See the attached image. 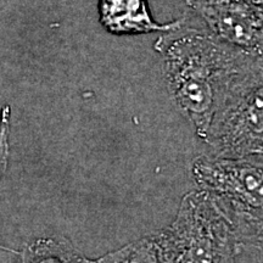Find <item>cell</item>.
<instances>
[{
	"mask_svg": "<svg viewBox=\"0 0 263 263\" xmlns=\"http://www.w3.org/2000/svg\"><path fill=\"white\" fill-rule=\"evenodd\" d=\"M155 50L162 58L171 97L203 140L227 78L255 54L226 44L203 28L190 26L186 17H182L179 27L162 33Z\"/></svg>",
	"mask_w": 263,
	"mask_h": 263,
	"instance_id": "obj_1",
	"label": "cell"
},
{
	"mask_svg": "<svg viewBox=\"0 0 263 263\" xmlns=\"http://www.w3.org/2000/svg\"><path fill=\"white\" fill-rule=\"evenodd\" d=\"M197 190L206 193L232 227L241 248L261 249L263 234L262 155L242 159L199 156L192 166Z\"/></svg>",
	"mask_w": 263,
	"mask_h": 263,
	"instance_id": "obj_2",
	"label": "cell"
},
{
	"mask_svg": "<svg viewBox=\"0 0 263 263\" xmlns=\"http://www.w3.org/2000/svg\"><path fill=\"white\" fill-rule=\"evenodd\" d=\"M263 59L251 55L227 78L203 141L215 157L263 154Z\"/></svg>",
	"mask_w": 263,
	"mask_h": 263,
	"instance_id": "obj_3",
	"label": "cell"
},
{
	"mask_svg": "<svg viewBox=\"0 0 263 263\" xmlns=\"http://www.w3.org/2000/svg\"><path fill=\"white\" fill-rule=\"evenodd\" d=\"M151 236L161 263H236L242 249L224 216L201 190L184 195L176 219Z\"/></svg>",
	"mask_w": 263,
	"mask_h": 263,
	"instance_id": "obj_4",
	"label": "cell"
},
{
	"mask_svg": "<svg viewBox=\"0 0 263 263\" xmlns=\"http://www.w3.org/2000/svg\"><path fill=\"white\" fill-rule=\"evenodd\" d=\"M213 37L255 55L263 51V0H184Z\"/></svg>",
	"mask_w": 263,
	"mask_h": 263,
	"instance_id": "obj_5",
	"label": "cell"
},
{
	"mask_svg": "<svg viewBox=\"0 0 263 263\" xmlns=\"http://www.w3.org/2000/svg\"><path fill=\"white\" fill-rule=\"evenodd\" d=\"M99 12L101 25L116 35L166 33L182 24V18L170 24L156 22L150 14L146 0H100Z\"/></svg>",
	"mask_w": 263,
	"mask_h": 263,
	"instance_id": "obj_6",
	"label": "cell"
},
{
	"mask_svg": "<svg viewBox=\"0 0 263 263\" xmlns=\"http://www.w3.org/2000/svg\"><path fill=\"white\" fill-rule=\"evenodd\" d=\"M22 263H91L70 240L62 236L41 238L21 252Z\"/></svg>",
	"mask_w": 263,
	"mask_h": 263,
	"instance_id": "obj_7",
	"label": "cell"
},
{
	"mask_svg": "<svg viewBox=\"0 0 263 263\" xmlns=\"http://www.w3.org/2000/svg\"><path fill=\"white\" fill-rule=\"evenodd\" d=\"M91 263H161V259L153 236L147 235Z\"/></svg>",
	"mask_w": 263,
	"mask_h": 263,
	"instance_id": "obj_8",
	"label": "cell"
},
{
	"mask_svg": "<svg viewBox=\"0 0 263 263\" xmlns=\"http://www.w3.org/2000/svg\"><path fill=\"white\" fill-rule=\"evenodd\" d=\"M10 117H11V108L9 105H5L0 111V180L5 174L9 163Z\"/></svg>",
	"mask_w": 263,
	"mask_h": 263,
	"instance_id": "obj_9",
	"label": "cell"
}]
</instances>
